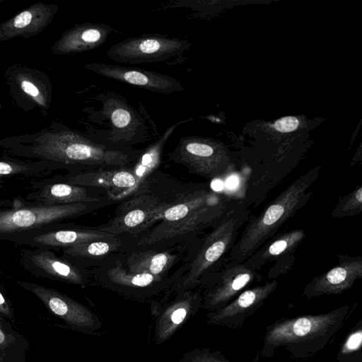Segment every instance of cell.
Masks as SVG:
<instances>
[{
    "instance_id": "11",
    "label": "cell",
    "mask_w": 362,
    "mask_h": 362,
    "mask_svg": "<svg viewBox=\"0 0 362 362\" xmlns=\"http://www.w3.org/2000/svg\"><path fill=\"white\" fill-rule=\"evenodd\" d=\"M84 67L100 76L154 93L169 94L185 90L177 79L156 71L101 62H91Z\"/></svg>"
},
{
    "instance_id": "34",
    "label": "cell",
    "mask_w": 362,
    "mask_h": 362,
    "mask_svg": "<svg viewBox=\"0 0 362 362\" xmlns=\"http://www.w3.org/2000/svg\"><path fill=\"white\" fill-rule=\"evenodd\" d=\"M33 173V167L11 162L0 160V176L27 174Z\"/></svg>"
},
{
    "instance_id": "4",
    "label": "cell",
    "mask_w": 362,
    "mask_h": 362,
    "mask_svg": "<svg viewBox=\"0 0 362 362\" xmlns=\"http://www.w3.org/2000/svg\"><path fill=\"white\" fill-rule=\"evenodd\" d=\"M36 155L52 161L91 169L120 168L136 161L140 151L98 144L83 133L70 129L48 132L36 139Z\"/></svg>"
},
{
    "instance_id": "18",
    "label": "cell",
    "mask_w": 362,
    "mask_h": 362,
    "mask_svg": "<svg viewBox=\"0 0 362 362\" xmlns=\"http://www.w3.org/2000/svg\"><path fill=\"white\" fill-rule=\"evenodd\" d=\"M149 196H140L126 202L117 215L98 230L112 235L139 231L153 223L156 216L167 205Z\"/></svg>"
},
{
    "instance_id": "12",
    "label": "cell",
    "mask_w": 362,
    "mask_h": 362,
    "mask_svg": "<svg viewBox=\"0 0 362 362\" xmlns=\"http://www.w3.org/2000/svg\"><path fill=\"white\" fill-rule=\"evenodd\" d=\"M228 204L227 201L220 198L178 221L161 222L141 238L138 244L153 245L214 225L222 217Z\"/></svg>"
},
{
    "instance_id": "35",
    "label": "cell",
    "mask_w": 362,
    "mask_h": 362,
    "mask_svg": "<svg viewBox=\"0 0 362 362\" xmlns=\"http://www.w3.org/2000/svg\"><path fill=\"white\" fill-rule=\"evenodd\" d=\"M298 120L294 117H285L277 120L274 124L275 129L280 132H290L298 126Z\"/></svg>"
},
{
    "instance_id": "22",
    "label": "cell",
    "mask_w": 362,
    "mask_h": 362,
    "mask_svg": "<svg viewBox=\"0 0 362 362\" xmlns=\"http://www.w3.org/2000/svg\"><path fill=\"white\" fill-rule=\"evenodd\" d=\"M57 5L38 3L0 24V41L16 36L30 37L40 33L57 12Z\"/></svg>"
},
{
    "instance_id": "36",
    "label": "cell",
    "mask_w": 362,
    "mask_h": 362,
    "mask_svg": "<svg viewBox=\"0 0 362 362\" xmlns=\"http://www.w3.org/2000/svg\"><path fill=\"white\" fill-rule=\"evenodd\" d=\"M0 317L15 321L14 313L11 302L0 288Z\"/></svg>"
},
{
    "instance_id": "33",
    "label": "cell",
    "mask_w": 362,
    "mask_h": 362,
    "mask_svg": "<svg viewBox=\"0 0 362 362\" xmlns=\"http://www.w3.org/2000/svg\"><path fill=\"white\" fill-rule=\"evenodd\" d=\"M19 85L22 90L31 97L42 107L46 106V100L38 86L30 79L22 78L19 80Z\"/></svg>"
},
{
    "instance_id": "3",
    "label": "cell",
    "mask_w": 362,
    "mask_h": 362,
    "mask_svg": "<svg viewBox=\"0 0 362 362\" xmlns=\"http://www.w3.org/2000/svg\"><path fill=\"white\" fill-rule=\"evenodd\" d=\"M86 132L91 140L110 147L131 148L148 136V126L141 113L122 95L103 91L90 97L85 108Z\"/></svg>"
},
{
    "instance_id": "26",
    "label": "cell",
    "mask_w": 362,
    "mask_h": 362,
    "mask_svg": "<svg viewBox=\"0 0 362 362\" xmlns=\"http://www.w3.org/2000/svg\"><path fill=\"white\" fill-rule=\"evenodd\" d=\"M177 256L168 252L147 251L132 254L127 261L129 272L162 276L175 262Z\"/></svg>"
},
{
    "instance_id": "27",
    "label": "cell",
    "mask_w": 362,
    "mask_h": 362,
    "mask_svg": "<svg viewBox=\"0 0 362 362\" xmlns=\"http://www.w3.org/2000/svg\"><path fill=\"white\" fill-rule=\"evenodd\" d=\"M29 343L23 335L0 317V361L26 362Z\"/></svg>"
},
{
    "instance_id": "7",
    "label": "cell",
    "mask_w": 362,
    "mask_h": 362,
    "mask_svg": "<svg viewBox=\"0 0 362 362\" xmlns=\"http://www.w3.org/2000/svg\"><path fill=\"white\" fill-rule=\"evenodd\" d=\"M90 203L33 205L0 210V240L35 232L83 214Z\"/></svg>"
},
{
    "instance_id": "31",
    "label": "cell",
    "mask_w": 362,
    "mask_h": 362,
    "mask_svg": "<svg viewBox=\"0 0 362 362\" xmlns=\"http://www.w3.org/2000/svg\"><path fill=\"white\" fill-rule=\"evenodd\" d=\"M362 211V186L358 185L351 193L342 197L333 209L334 218L351 216Z\"/></svg>"
},
{
    "instance_id": "25",
    "label": "cell",
    "mask_w": 362,
    "mask_h": 362,
    "mask_svg": "<svg viewBox=\"0 0 362 362\" xmlns=\"http://www.w3.org/2000/svg\"><path fill=\"white\" fill-rule=\"evenodd\" d=\"M220 198L217 194L205 190L195 192L182 201L168 204L156 216L153 223L158 220H161L162 222L178 221Z\"/></svg>"
},
{
    "instance_id": "10",
    "label": "cell",
    "mask_w": 362,
    "mask_h": 362,
    "mask_svg": "<svg viewBox=\"0 0 362 362\" xmlns=\"http://www.w3.org/2000/svg\"><path fill=\"white\" fill-rule=\"evenodd\" d=\"M277 286V281L273 279L245 289L223 308L209 312L206 322L233 329H241L245 320L264 305Z\"/></svg>"
},
{
    "instance_id": "8",
    "label": "cell",
    "mask_w": 362,
    "mask_h": 362,
    "mask_svg": "<svg viewBox=\"0 0 362 362\" xmlns=\"http://www.w3.org/2000/svg\"><path fill=\"white\" fill-rule=\"evenodd\" d=\"M202 307L209 312L223 308L245 289L262 279L245 262L226 261L219 270L209 273Z\"/></svg>"
},
{
    "instance_id": "13",
    "label": "cell",
    "mask_w": 362,
    "mask_h": 362,
    "mask_svg": "<svg viewBox=\"0 0 362 362\" xmlns=\"http://www.w3.org/2000/svg\"><path fill=\"white\" fill-rule=\"evenodd\" d=\"M169 157L190 173L209 179L221 176L226 171V165L217 156L215 147L194 136L182 137Z\"/></svg>"
},
{
    "instance_id": "32",
    "label": "cell",
    "mask_w": 362,
    "mask_h": 362,
    "mask_svg": "<svg viewBox=\"0 0 362 362\" xmlns=\"http://www.w3.org/2000/svg\"><path fill=\"white\" fill-rule=\"evenodd\" d=\"M180 362H231L220 351L207 349H196L185 354Z\"/></svg>"
},
{
    "instance_id": "28",
    "label": "cell",
    "mask_w": 362,
    "mask_h": 362,
    "mask_svg": "<svg viewBox=\"0 0 362 362\" xmlns=\"http://www.w3.org/2000/svg\"><path fill=\"white\" fill-rule=\"evenodd\" d=\"M117 239L97 240L63 249L64 255L71 258L102 257L117 249Z\"/></svg>"
},
{
    "instance_id": "23",
    "label": "cell",
    "mask_w": 362,
    "mask_h": 362,
    "mask_svg": "<svg viewBox=\"0 0 362 362\" xmlns=\"http://www.w3.org/2000/svg\"><path fill=\"white\" fill-rule=\"evenodd\" d=\"M28 199L35 205H59L77 203H92L98 198L90 196L85 187L66 182L47 183L28 194Z\"/></svg>"
},
{
    "instance_id": "16",
    "label": "cell",
    "mask_w": 362,
    "mask_h": 362,
    "mask_svg": "<svg viewBox=\"0 0 362 362\" xmlns=\"http://www.w3.org/2000/svg\"><path fill=\"white\" fill-rule=\"evenodd\" d=\"M305 237V234L301 229H294L274 235L257 250L245 262L257 272L268 262H275L274 267L268 272L269 274L277 264L272 276V279H274L284 274L283 271L289 268L293 264L289 260L294 261V253Z\"/></svg>"
},
{
    "instance_id": "5",
    "label": "cell",
    "mask_w": 362,
    "mask_h": 362,
    "mask_svg": "<svg viewBox=\"0 0 362 362\" xmlns=\"http://www.w3.org/2000/svg\"><path fill=\"white\" fill-rule=\"evenodd\" d=\"M250 216L249 210L243 203L229 202L222 217L204 238L182 281L181 288L190 289L203 281L214 266L230 252L238 240L240 228Z\"/></svg>"
},
{
    "instance_id": "30",
    "label": "cell",
    "mask_w": 362,
    "mask_h": 362,
    "mask_svg": "<svg viewBox=\"0 0 362 362\" xmlns=\"http://www.w3.org/2000/svg\"><path fill=\"white\" fill-rule=\"evenodd\" d=\"M337 362H362V320L349 332L337 354Z\"/></svg>"
},
{
    "instance_id": "6",
    "label": "cell",
    "mask_w": 362,
    "mask_h": 362,
    "mask_svg": "<svg viewBox=\"0 0 362 362\" xmlns=\"http://www.w3.org/2000/svg\"><path fill=\"white\" fill-rule=\"evenodd\" d=\"M190 47L185 38L169 37L153 34L126 38L112 45L106 52L107 58L122 64L182 63Z\"/></svg>"
},
{
    "instance_id": "9",
    "label": "cell",
    "mask_w": 362,
    "mask_h": 362,
    "mask_svg": "<svg viewBox=\"0 0 362 362\" xmlns=\"http://www.w3.org/2000/svg\"><path fill=\"white\" fill-rule=\"evenodd\" d=\"M17 284L35 295L50 313L70 328L88 334H93L100 328V320L91 310L65 294L35 283L18 281Z\"/></svg>"
},
{
    "instance_id": "1",
    "label": "cell",
    "mask_w": 362,
    "mask_h": 362,
    "mask_svg": "<svg viewBox=\"0 0 362 362\" xmlns=\"http://www.w3.org/2000/svg\"><path fill=\"white\" fill-rule=\"evenodd\" d=\"M352 311L344 305L322 314L276 320L265 329L260 354L270 357L283 347L294 358H310L332 343Z\"/></svg>"
},
{
    "instance_id": "2",
    "label": "cell",
    "mask_w": 362,
    "mask_h": 362,
    "mask_svg": "<svg viewBox=\"0 0 362 362\" xmlns=\"http://www.w3.org/2000/svg\"><path fill=\"white\" fill-rule=\"evenodd\" d=\"M318 177L317 168L300 175L259 215L250 216L241 235L230 249L226 261L245 262L274 237L277 230L308 202L312 196L310 188Z\"/></svg>"
},
{
    "instance_id": "37",
    "label": "cell",
    "mask_w": 362,
    "mask_h": 362,
    "mask_svg": "<svg viewBox=\"0 0 362 362\" xmlns=\"http://www.w3.org/2000/svg\"><path fill=\"white\" fill-rule=\"evenodd\" d=\"M1 362V361H0Z\"/></svg>"
},
{
    "instance_id": "20",
    "label": "cell",
    "mask_w": 362,
    "mask_h": 362,
    "mask_svg": "<svg viewBox=\"0 0 362 362\" xmlns=\"http://www.w3.org/2000/svg\"><path fill=\"white\" fill-rule=\"evenodd\" d=\"M116 30L110 25L86 23L66 30L52 47L55 54H73L95 49L104 44Z\"/></svg>"
},
{
    "instance_id": "21",
    "label": "cell",
    "mask_w": 362,
    "mask_h": 362,
    "mask_svg": "<svg viewBox=\"0 0 362 362\" xmlns=\"http://www.w3.org/2000/svg\"><path fill=\"white\" fill-rule=\"evenodd\" d=\"M199 292L187 291L172 303L158 317L154 332L155 343L160 345L168 340L180 327L202 307Z\"/></svg>"
},
{
    "instance_id": "19",
    "label": "cell",
    "mask_w": 362,
    "mask_h": 362,
    "mask_svg": "<svg viewBox=\"0 0 362 362\" xmlns=\"http://www.w3.org/2000/svg\"><path fill=\"white\" fill-rule=\"evenodd\" d=\"M64 182L82 187H102L115 200L133 194L136 180L132 168H100L65 176Z\"/></svg>"
},
{
    "instance_id": "15",
    "label": "cell",
    "mask_w": 362,
    "mask_h": 362,
    "mask_svg": "<svg viewBox=\"0 0 362 362\" xmlns=\"http://www.w3.org/2000/svg\"><path fill=\"white\" fill-rule=\"evenodd\" d=\"M116 235L98 230L60 228L56 224L42 230L21 234L7 240L35 248L64 249L78 244L97 240H113Z\"/></svg>"
},
{
    "instance_id": "17",
    "label": "cell",
    "mask_w": 362,
    "mask_h": 362,
    "mask_svg": "<svg viewBox=\"0 0 362 362\" xmlns=\"http://www.w3.org/2000/svg\"><path fill=\"white\" fill-rule=\"evenodd\" d=\"M362 277V257H340L338 264L313 278L303 289V295L310 299L322 295L340 294L350 289Z\"/></svg>"
},
{
    "instance_id": "29",
    "label": "cell",
    "mask_w": 362,
    "mask_h": 362,
    "mask_svg": "<svg viewBox=\"0 0 362 362\" xmlns=\"http://www.w3.org/2000/svg\"><path fill=\"white\" fill-rule=\"evenodd\" d=\"M107 276L110 281L116 284L134 288L146 287L162 279V276L147 273L127 272L119 264L107 271Z\"/></svg>"
},
{
    "instance_id": "14",
    "label": "cell",
    "mask_w": 362,
    "mask_h": 362,
    "mask_svg": "<svg viewBox=\"0 0 362 362\" xmlns=\"http://www.w3.org/2000/svg\"><path fill=\"white\" fill-rule=\"evenodd\" d=\"M23 267L33 276L83 286L86 276L70 261L59 257L49 249L24 250L21 253Z\"/></svg>"
},
{
    "instance_id": "24",
    "label": "cell",
    "mask_w": 362,
    "mask_h": 362,
    "mask_svg": "<svg viewBox=\"0 0 362 362\" xmlns=\"http://www.w3.org/2000/svg\"><path fill=\"white\" fill-rule=\"evenodd\" d=\"M188 121L189 119H182L170 126L158 139L152 143L142 153H140L135 165L132 168L136 180L133 193L139 189L145 179L160 163L164 146L175 129Z\"/></svg>"
}]
</instances>
